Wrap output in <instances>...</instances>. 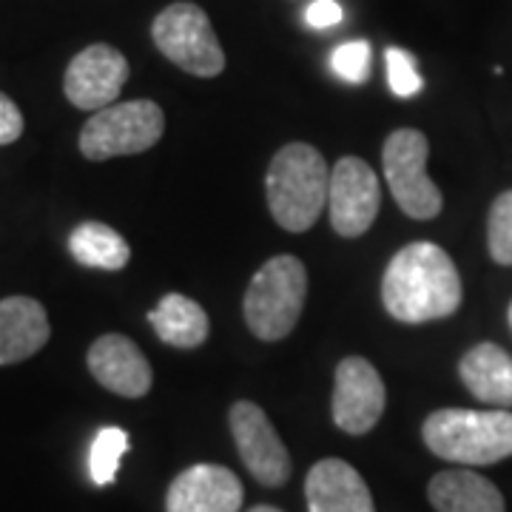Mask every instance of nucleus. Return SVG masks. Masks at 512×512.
<instances>
[{
  "label": "nucleus",
  "instance_id": "nucleus-1",
  "mask_svg": "<svg viewBox=\"0 0 512 512\" xmlns=\"http://www.w3.org/2000/svg\"><path fill=\"white\" fill-rule=\"evenodd\" d=\"M382 299L387 313L407 325L447 319L461 308L456 262L436 242H410L384 271Z\"/></svg>",
  "mask_w": 512,
  "mask_h": 512
},
{
  "label": "nucleus",
  "instance_id": "nucleus-2",
  "mask_svg": "<svg viewBox=\"0 0 512 512\" xmlns=\"http://www.w3.org/2000/svg\"><path fill=\"white\" fill-rule=\"evenodd\" d=\"M328 185L330 168L316 148L308 143L279 148L265 180L274 220L291 234H305L328 205Z\"/></svg>",
  "mask_w": 512,
  "mask_h": 512
},
{
  "label": "nucleus",
  "instance_id": "nucleus-3",
  "mask_svg": "<svg viewBox=\"0 0 512 512\" xmlns=\"http://www.w3.org/2000/svg\"><path fill=\"white\" fill-rule=\"evenodd\" d=\"M421 439L444 461L470 467L498 464L512 456V413L444 407L427 416Z\"/></svg>",
  "mask_w": 512,
  "mask_h": 512
},
{
  "label": "nucleus",
  "instance_id": "nucleus-4",
  "mask_svg": "<svg viewBox=\"0 0 512 512\" xmlns=\"http://www.w3.org/2000/svg\"><path fill=\"white\" fill-rule=\"evenodd\" d=\"M308 271L296 256L268 259L248 285L245 293V322L262 342L285 339L305 308Z\"/></svg>",
  "mask_w": 512,
  "mask_h": 512
},
{
  "label": "nucleus",
  "instance_id": "nucleus-5",
  "mask_svg": "<svg viewBox=\"0 0 512 512\" xmlns=\"http://www.w3.org/2000/svg\"><path fill=\"white\" fill-rule=\"evenodd\" d=\"M151 37L157 49L174 66L194 77H217L225 69L217 32L197 3H171L151 23Z\"/></svg>",
  "mask_w": 512,
  "mask_h": 512
},
{
  "label": "nucleus",
  "instance_id": "nucleus-6",
  "mask_svg": "<svg viewBox=\"0 0 512 512\" xmlns=\"http://www.w3.org/2000/svg\"><path fill=\"white\" fill-rule=\"evenodd\" d=\"M427 157L430 143L419 128H399L384 140V180L393 200L413 220H433L444 208L439 185L427 177Z\"/></svg>",
  "mask_w": 512,
  "mask_h": 512
},
{
  "label": "nucleus",
  "instance_id": "nucleus-7",
  "mask_svg": "<svg viewBox=\"0 0 512 512\" xmlns=\"http://www.w3.org/2000/svg\"><path fill=\"white\" fill-rule=\"evenodd\" d=\"M165 114L151 100L114 103L94 114L80 131V151L89 160H111L123 154H140L160 143Z\"/></svg>",
  "mask_w": 512,
  "mask_h": 512
},
{
  "label": "nucleus",
  "instance_id": "nucleus-8",
  "mask_svg": "<svg viewBox=\"0 0 512 512\" xmlns=\"http://www.w3.org/2000/svg\"><path fill=\"white\" fill-rule=\"evenodd\" d=\"M382 188L376 171L359 157H342L330 171V225L339 237H362L376 222Z\"/></svg>",
  "mask_w": 512,
  "mask_h": 512
},
{
  "label": "nucleus",
  "instance_id": "nucleus-9",
  "mask_svg": "<svg viewBox=\"0 0 512 512\" xmlns=\"http://www.w3.org/2000/svg\"><path fill=\"white\" fill-rule=\"evenodd\" d=\"M387 390L379 370L362 356H348L336 367L333 384V421L350 436L370 433L384 413Z\"/></svg>",
  "mask_w": 512,
  "mask_h": 512
},
{
  "label": "nucleus",
  "instance_id": "nucleus-10",
  "mask_svg": "<svg viewBox=\"0 0 512 512\" xmlns=\"http://www.w3.org/2000/svg\"><path fill=\"white\" fill-rule=\"evenodd\" d=\"M231 433L237 441L239 458L262 487H282L291 476V456L279 439L265 410L254 402H237L231 407Z\"/></svg>",
  "mask_w": 512,
  "mask_h": 512
},
{
  "label": "nucleus",
  "instance_id": "nucleus-11",
  "mask_svg": "<svg viewBox=\"0 0 512 512\" xmlns=\"http://www.w3.org/2000/svg\"><path fill=\"white\" fill-rule=\"evenodd\" d=\"M128 80V60L109 43L83 49L66 69L63 92L77 109L100 111L114 106Z\"/></svg>",
  "mask_w": 512,
  "mask_h": 512
},
{
  "label": "nucleus",
  "instance_id": "nucleus-12",
  "mask_svg": "<svg viewBox=\"0 0 512 512\" xmlns=\"http://www.w3.org/2000/svg\"><path fill=\"white\" fill-rule=\"evenodd\" d=\"M242 498V484L228 467L194 464L171 481L165 512H239Z\"/></svg>",
  "mask_w": 512,
  "mask_h": 512
},
{
  "label": "nucleus",
  "instance_id": "nucleus-13",
  "mask_svg": "<svg viewBox=\"0 0 512 512\" xmlns=\"http://www.w3.org/2000/svg\"><path fill=\"white\" fill-rule=\"evenodd\" d=\"M89 370L106 390L126 399L146 396L154 382L143 350L123 333H106L94 342L89 350Z\"/></svg>",
  "mask_w": 512,
  "mask_h": 512
},
{
  "label": "nucleus",
  "instance_id": "nucleus-14",
  "mask_svg": "<svg viewBox=\"0 0 512 512\" xmlns=\"http://www.w3.org/2000/svg\"><path fill=\"white\" fill-rule=\"evenodd\" d=\"M305 498L308 512H376L365 478L342 458H325L311 467Z\"/></svg>",
  "mask_w": 512,
  "mask_h": 512
},
{
  "label": "nucleus",
  "instance_id": "nucleus-15",
  "mask_svg": "<svg viewBox=\"0 0 512 512\" xmlns=\"http://www.w3.org/2000/svg\"><path fill=\"white\" fill-rule=\"evenodd\" d=\"M52 336L46 308L32 296L0 302V365H15L46 348Z\"/></svg>",
  "mask_w": 512,
  "mask_h": 512
},
{
  "label": "nucleus",
  "instance_id": "nucleus-16",
  "mask_svg": "<svg viewBox=\"0 0 512 512\" xmlns=\"http://www.w3.org/2000/svg\"><path fill=\"white\" fill-rule=\"evenodd\" d=\"M458 376L478 402L512 407V356L493 342L470 348L458 362Z\"/></svg>",
  "mask_w": 512,
  "mask_h": 512
},
{
  "label": "nucleus",
  "instance_id": "nucleus-17",
  "mask_svg": "<svg viewBox=\"0 0 512 512\" xmlns=\"http://www.w3.org/2000/svg\"><path fill=\"white\" fill-rule=\"evenodd\" d=\"M427 498L436 512H507L504 495L473 470H441L430 478Z\"/></svg>",
  "mask_w": 512,
  "mask_h": 512
},
{
  "label": "nucleus",
  "instance_id": "nucleus-18",
  "mask_svg": "<svg viewBox=\"0 0 512 512\" xmlns=\"http://www.w3.org/2000/svg\"><path fill=\"white\" fill-rule=\"evenodd\" d=\"M148 322L171 348H200L208 339V313L185 293H165L160 305L148 313Z\"/></svg>",
  "mask_w": 512,
  "mask_h": 512
},
{
  "label": "nucleus",
  "instance_id": "nucleus-19",
  "mask_svg": "<svg viewBox=\"0 0 512 512\" xmlns=\"http://www.w3.org/2000/svg\"><path fill=\"white\" fill-rule=\"evenodd\" d=\"M69 251L80 265L100 268V271H120L131 259V248H128L126 239L103 222L77 225L69 237Z\"/></svg>",
  "mask_w": 512,
  "mask_h": 512
},
{
  "label": "nucleus",
  "instance_id": "nucleus-20",
  "mask_svg": "<svg viewBox=\"0 0 512 512\" xmlns=\"http://www.w3.org/2000/svg\"><path fill=\"white\" fill-rule=\"evenodd\" d=\"M128 450L126 430L120 427H103L92 441V453H89V473L97 487H106L117 478L120 461Z\"/></svg>",
  "mask_w": 512,
  "mask_h": 512
},
{
  "label": "nucleus",
  "instance_id": "nucleus-21",
  "mask_svg": "<svg viewBox=\"0 0 512 512\" xmlns=\"http://www.w3.org/2000/svg\"><path fill=\"white\" fill-rule=\"evenodd\" d=\"M487 245L498 265H512V191L495 197L487 220Z\"/></svg>",
  "mask_w": 512,
  "mask_h": 512
},
{
  "label": "nucleus",
  "instance_id": "nucleus-22",
  "mask_svg": "<svg viewBox=\"0 0 512 512\" xmlns=\"http://www.w3.org/2000/svg\"><path fill=\"white\" fill-rule=\"evenodd\" d=\"M384 63H387V83H390V92L396 97H416L424 86L421 80L419 66H416V57L410 52H404L399 46H390L384 52Z\"/></svg>",
  "mask_w": 512,
  "mask_h": 512
},
{
  "label": "nucleus",
  "instance_id": "nucleus-23",
  "mask_svg": "<svg viewBox=\"0 0 512 512\" xmlns=\"http://www.w3.org/2000/svg\"><path fill=\"white\" fill-rule=\"evenodd\" d=\"M333 72L339 74L350 86H359L370 77V43L367 40H350L342 43L330 57Z\"/></svg>",
  "mask_w": 512,
  "mask_h": 512
},
{
  "label": "nucleus",
  "instance_id": "nucleus-24",
  "mask_svg": "<svg viewBox=\"0 0 512 512\" xmlns=\"http://www.w3.org/2000/svg\"><path fill=\"white\" fill-rule=\"evenodd\" d=\"M20 134H23V114L15 106V100L0 92V146L20 140Z\"/></svg>",
  "mask_w": 512,
  "mask_h": 512
},
{
  "label": "nucleus",
  "instance_id": "nucleus-25",
  "mask_svg": "<svg viewBox=\"0 0 512 512\" xmlns=\"http://www.w3.org/2000/svg\"><path fill=\"white\" fill-rule=\"evenodd\" d=\"M305 20L311 29H330L342 20V6L336 0H313L305 9Z\"/></svg>",
  "mask_w": 512,
  "mask_h": 512
},
{
  "label": "nucleus",
  "instance_id": "nucleus-26",
  "mask_svg": "<svg viewBox=\"0 0 512 512\" xmlns=\"http://www.w3.org/2000/svg\"><path fill=\"white\" fill-rule=\"evenodd\" d=\"M251 512H282V510H276V507H265V504H262V507H254Z\"/></svg>",
  "mask_w": 512,
  "mask_h": 512
},
{
  "label": "nucleus",
  "instance_id": "nucleus-27",
  "mask_svg": "<svg viewBox=\"0 0 512 512\" xmlns=\"http://www.w3.org/2000/svg\"><path fill=\"white\" fill-rule=\"evenodd\" d=\"M510 328H512V305H510Z\"/></svg>",
  "mask_w": 512,
  "mask_h": 512
}]
</instances>
